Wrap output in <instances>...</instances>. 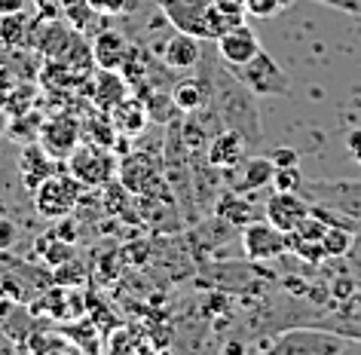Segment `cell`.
<instances>
[{"mask_svg": "<svg viewBox=\"0 0 361 355\" xmlns=\"http://www.w3.org/2000/svg\"><path fill=\"white\" fill-rule=\"evenodd\" d=\"M273 187L276 190H288V193H300L303 187V175L297 166H288V169H276L273 175Z\"/></svg>", "mask_w": 361, "mask_h": 355, "instance_id": "603a6c76", "label": "cell"}, {"mask_svg": "<svg viewBox=\"0 0 361 355\" xmlns=\"http://www.w3.org/2000/svg\"><path fill=\"white\" fill-rule=\"evenodd\" d=\"M218 215L224 217V221H230V224H239V227H245L251 221H257V212H255V205L248 203V199H242V196H233L227 193L218 203Z\"/></svg>", "mask_w": 361, "mask_h": 355, "instance_id": "44dd1931", "label": "cell"}, {"mask_svg": "<svg viewBox=\"0 0 361 355\" xmlns=\"http://www.w3.org/2000/svg\"><path fill=\"white\" fill-rule=\"evenodd\" d=\"M346 150L352 153V160L361 166V129H352L349 135H346Z\"/></svg>", "mask_w": 361, "mask_h": 355, "instance_id": "1f68e13d", "label": "cell"}, {"mask_svg": "<svg viewBox=\"0 0 361 355\" xmlns=\"http://www.w3.org/2000/svg\"><path fill=\"white\" fill-rule=\"evenodd\" d=\"M352 92H355V95H361V86H355V89H352Z\"/></svg>", "mask_w": 361, "mask_h": 355, "instance_id": "e575fe53", "label": "cell"}, {"mask_svg": "<svg viewBox=\"0 0 361 355\" xmlns=\"http://www.w3.org/2000/svg\"><path fill=\"white\" fill-rule=\"evenodd\" d=\"M126 95H129V83H126V77H120L116 71H102V74L95 77L92 102L102 107V111H111V107L120 104Z\"/></svg>", "mask_w": 361, "mask_h": 355, "instance_id": "d6986e66", "label": "cell"}, {"mask_svg": "<svg viewBox=\"0 0 361 355\" xmlns=\"http://www.w3.org/2000/svg\"><path fill=\"white\" fill-rule=\"evenodd\" d=\"M212 0H159V10L166 19L175 25V31L193 34L205 40V13H209Z\"/></svg>", "mask_w": 361, "mask_h": 355, "instance_id": "30bf717a", "label": "cell"}, {"mask_svg": "<svg viewBox=\"0 0 361 355\" xmlns=\"http://www.w3.org/2000/svg\"><path fill=\"white\" fill-rule=\"evenodd\" d=\"M218 10L224 13H230V16H239V19H245L248 16V6H245V0H212Z\"/></svg>", "mask_w": 361, "mask_h": 355, "instance_id": "f546056e", "label": "cell"}, {"mask_svg": "<svg viewBox=\"0 0 361 355\" xmlns=\"http://www.w3.org/2000/svg\"><path fill=\"white\" fill-rule=\"evenodd\" d=\"M28 6V0H0V16L4 13H19Z\"/></svg>", "mask_w": 361, "mask_h": 355, "instance_id": "d6a6232c", "label": "cell"}, {"mask_svg": "<svg viewBox=\"0 0 361 355\" xmlns=\"http://www.w3.org/2000/svg\"><path fill=\"white\" fill-rule=\"evenodd\" d=\"M242 248L251 260H279L288 251V233H282L279 227L264 221H251L242 227Z\"/></svg>", "mask_w": 361, "mask_h": 355, "instance_id": "8992f818", "label": "cell"}, {"mask_svg": "<svg viewBox=\"0 0 361 355\" xmlns=\"http://www.w3.org/2000/svg\"><path fill=\"white\" fill-rule=\"evenodd\" d=\"M315 4H324L331 10H340L349 16H361V0H315Z\"/></svg>", "mask_w": 361, "mask_h": 355, "instance_id": "f1b7e54d", "label": "cell"}, {"mask_svg": "<svg viewBox=\"0 0 361 355\" xmlns=\"http://www.w3.org/2000/svg\"><path fill=\"white\" fill-rule=\"evenodd\" d=\"M264 215H267V221L273 224V227H279L282 233H291V230L300 227V221L310 217V199H306L303 193L276 190V193L267 199Z\"/></svg>", "mask_w": 361, "mask_h": 355, "instance_id": "ba28073f", "label": "cell"}, {"mask_svg": "<svg viewBox=\"0 0 361 355\" xmlns=\"http://www.w3.org/2000/svg\"><path fill=\"white\" fill-rule=\"evenodd\" d=\"M214 43H218V56L224 59V65H227V68L245 65V61H251L260 52L257 34L251 31L245 22H239L236 28H230L227 34H221Z\"/></svg>", "mask_w": 361, "mask_h": 355, "instance_id": "8fae6325", "label": "cell"}, {"mask_svg": "<svg viewBox=\"0 0 361 355\" xmlns=\"http://www.w3.org/2000/svg\"><path fill=\"white\" fill-rule=\"evenodd\" d=\"M13 89H16V74L6 65H0V107L6 104V98L13 95Z\"/></svg>", "mask_w": 361, "mask_h": 355, "instance_id": "83f0119b", "label": "cell"}, {"mask_svg": "<svg viewBox=\"0 0 361 355\" xmlns=\"http://www.w3.org/2000/svg\"><path fill=\"white\" fill-rule=\"evenodd\" d=\"M120 178L126 190H132V193H147L150 187L162 184L150 157H126V162L120 166Z\"/></svg>", "mask_w": 361, "mask_h": 355, "instance_id": "9a60e30c", "label": "cell"}, {"mask_svg": "<svg viewBox=\"0 0 361 355\" xmlns=\"http://www.w3.org/2000/svg\"><path fill=\"white\" fill-rule=\"evenodd\" d=\"M89 6L95 16H120L129 6V0H89Z\"/></svg>", "mask_w": 361, "mask_h": 355, "instance_id": "484cf974", "label": "cell"}, {"mask_svg": "<svg viewBox=\"0 0 361 355\" xmlns=\"http://www.w3.org/2000/svg\"><path fill=\"white\" fill-rule=\"evenodd\" d=\"M251 4H255V0H245V6H251Z\"/></svg>", "mask_w": 361, "mask_h": 355, "instance_id": "d590c367", "label": "cell"}, {"mask_svg": "<svg viewBox=\"0 0 361 355\" xmlns=\"http://www.w3.org/2000/svg\"><path fill=\"white\" fill-rule=\"evenodd\" d=\"M68 172L74 175L83 187H107L114 181L116 162L111 157V150L102 144H77L68 157Z\"/></svg>", "mask_w": 361, "mask_h": 355, "instance_id": "277c9868", "label": "cell"}, {"mask_svg": "<svg viewBox=\"0 0 361 355\" xmlns=\"http://www.w3.org/2000/svg\"><path fill=\"white\" fill-rule=\"evenodd\" d=\"M34 31H37V22L25 10L0 16V47H6L10 52L34 47Z\"/></svg>", "mask_w": 361, "mask_h": 355, "instance_id": "7c38bea8", "label": "cell"}, {"mask_svg": "<svg viewBox=\"0 0 361 355\" xmlns=\"http://www.w3.org/2000/svg\"><path fill=\"white\" fill-rule=\"evenodd\" d=\"M352 230H346V227H328L322 236V248L328 258H346L349 248H352Z\"/></svg>", "mask_w": 361, "mask_h": 355, "instance_id": "7402d4cb", "label": "cell"}, {"mask_svg": "<svg viewBox=\"0 0 361 355\" xmlns=\"http://www.w3.org/2000/svg\"><path fill=\"white\" fill-rule=\"evenodd\" d=\"M132 47L126 43V37L120 31H102L92 43V61L102 71H120L129 59Z\"/></svg>", "mask_w": 361, "mask_h": 355, "instance_id": "4fadbf2b", "label": "cell"}, {"mask_svg": "<svg viewBox=\"0 0 361 355\" xmlns=\"http://www.w3.org/2000/svg\"><path fill=\"white\" fill-rule=\"evenodd\" d=\"M248 148L251 144L245 141V135H239L236 129H221L205 144V160L212 169H239L248 157Z\"/></svg>", "mask_w": 361, "mask_h": 355, "instance_id": "9c48e42d", "label": "cell"}, {"mask_svg": "<svg viewBox=\"0 0 361 355\" xmlns=\"http://www.w3.org/2000/svg\"><path fill=\"white\" fill-rule=\"evenodd\" d=\"M16 242V224L13 221H0V248H13Z\"/></svg>", "mask_w": 361, "mask_h": 355, "instance_id": "4dcf8cb0", "label": "cell"}, {"mask_svg": "<svg viewBox=\"0 0 361 355\" xmlns=\"http://www.w3.org/2000/svg\"><path fill=\"white\" fill-rule=\"evenodd\" d=\"M162 61L175 71H193L202 61V49H200V37L193 34L178 31L166 47H162Z\"/></svg>", "mask_w": 361, "mask_h": 355, "instance_id": "5bb4252c", "label": "cell"}, {"mask_svg": "<svg viewBox=\"0 0 361 355\" xmlns=\"http://www.w3.org/2000/svg\"><path fill=\"white\" fill-rule=\"evenodd\" d=\"M230 71L251 95L273 98V95H288L291 92V77H288L285 71L279 68V61L264 49H260L251 61H245V65H239V68H230Z\"/></svg>", "mask_w": 361, "mask_h": 355, "instance_id": "3957f363", "label": "cell"}, {"mask_svg": "<svg viewBox=\"0 0 361 355\" xmlns=\"http://www.w3.org/2000/svg\"><path fill=\"white\" fill-rule=\"evenodd\" d=\"M34 193V212L47 221H65V217L74 212L80 203V193H83V184L71 175V172H52L40 181L37 187L31 190Z\"/></svg>", "mask_w": 361, "mask_h": 355, "instance_id": "6da1fadb", "label": "cell"}, {"mask_svg": "<svg viewBox=\"0 0 361 355\" xmlns=\"http://www.w3.org/2000/svg\"><path fill=\"white\" fill-rule=\"evenodd\" d=\"M171 102L180 114H200L209 107L212 102V89L205 86V80H180V83L171 89Z\"/></svg>", "mask_w": 361, "mask_h": 355, "instance_id": "ac0fdd59", "label": "cell"}, {"mask_svg": "<svg viewBox=\"0 0 361 355\" xmlns=\"http://www.w3.org/2000/svg\"><path fill=\"white\" fill-rule=\"evenodd\" d=\"M269 160H273L276 169H288V166H297V162H300L294 148H276L273 153H269Z\"/></svg>", "mask_w": 361, "mask_h": 355, "instance_id": "4316f807", "label": "cell"}, {"mask_svg": "<svg viewBox=\"0 0 361 355\" xmlns=\"http://www.w3.org/2000/svg\"><path fill=\"white\" fill-rule=\"evenodd\" d=\"M43 258H47L52 267L68 263L71 260V242L65 245V239H59V236H56V245H43Z\"/></svg>", "mask_w": 361, "mask_h": 355, "instance_id": "d4e9b609", "label": "cell"}, {"mask_svg": "<svg viewBox=\"0 0 361 355\" xmlns=\"http://www.w3.org/2000/svg\"><path fill=\"white\" fill-rule=\"evenodd\" d=\"M10 132V114H6V107H0V138Z\"/></svg>", "mask_w": 361, "mask_h": 355, "instance_id": "836d02e7", "label": "cell"}, {"mask_svg": "<svg viewBox=\"0 0 361 355\" xmlns=\"http://www.w3.org/2000/svg\"><path fill=\"white\" fill-rule=\"evenodd\" d=\"M52 172H56V160H52L49 153L40 148V144H28V148L22 150L19 175H22V181H25V187H28V190H34L43 178L52 175Z\"/></svg>", "mask_w": 361, "mask_h": 355, "instance_id": "e0dca14e", "label": "cell"}, {"mask_svg": "<svg viewBox=\"0 0 361 355\" xmlns=\"http://www.w3.org/2000/svg\"><path fill=\"white\" fill-rule=\"evenodd\" d=\"M80 135H83V123L80 116L74 114H56L49 120L40 123V132H37V144L49 153L52 160H68L71 150L80 144Z\"/></svg>", "mask_w": 361, "mask_h": 355, "instance_id": "5b68a950", "label": "cell"}, {"mask_svg": "<svg viewBox=\"0 0 361 355\" xmlns=\"http://www.w3.org/2000/svg\"><path fill=\"white\" fill-rule=\"evenodd\" d=\"M107 116H111L116 135H126V138L141 135V129L147 126V107L138 104V102H132L129 95H126L120 104H114L111 111H107Z\"/></svg>", "mask_w": 361, "mask_h": 355, "instance_id": "2e32d148", "label": "cell"}, {"mask_svg": "<svg viewBox=\"0 0 361 355\" xmlns=\"http://www.w3.org/2000/svg\"><path fill=\"white\" fill-rule=\"evenodd\" d=\"M269 349L282 355H312V352L334 355V352L349 349V343L340 334H328V331H288Z\"/></svg>", "mask_w": 361, "mask_h": 355, "instance_id": "52a82bcc", "label": "cell"}, {"mask_svg": "<svg viewBox=\"0 0 361 355\" xmlns=\"http://www.w3.org/2000/svg\"><path fill=\"white\" fill-rule=\"evenodd\" d=\"M294 0H255L248 6V16H260V19H269V16H279L291 6Z\"/></svg>", "mask_w": 361, "mask_h": 355, "instance_id": "cb8c5ba5", "label": "cell"}, {"mask_svg": "<svg viewBox=\"0 0 361 355\" xmlns=\"http://www.w3.org/2000/svg\"><path fill=\"white\" fill-rule=\"evenodd\" d=\"M300 193L312 205H324L361 227V181L340 178V181H303Z\"/></svg>", "mask_w": 361, "mask_h": 355, "instance_id": "7a4b0ae2", "label": "cell"}, {"mask_svg": "<svg viewBox=\"0 0 361 355\" xmlns=\"http://www.w3.org/2000/svg\"><path fill=\"white\" fill-rule=\"evenodd\" d=\"M276 166L269 157H245L242 162V190H264L273 187Z\"/></svg>", "mask_w": 361, "mask_h": 355, "instance_id": "ffe728a7", "label": "cell"}]
</instances>
